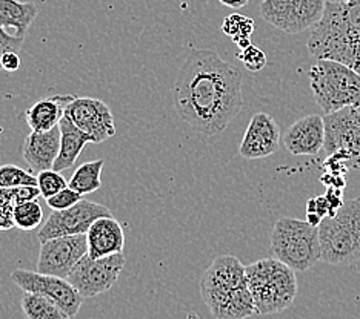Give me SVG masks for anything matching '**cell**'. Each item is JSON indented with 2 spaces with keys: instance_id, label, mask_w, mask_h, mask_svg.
I'll use <instances>...</instances> for the list:
<instances>
[{
  "instance_id": "5",
  "label": "cell",
  "mask_w": 360,
  "mask_h": 319,
  "mask_svg": "<svg viewBox=\"0 0 360 319\" xmlns=\"http://www.w3.org/2000/svg\"><path fill=\"white\" fill-rule=\"evenodd\" d=\"M314 102L323 114L360 108V74L340 62L321 59L308 72Z\"/></svg>"
},
{
  "instance_id": "18",
  "label": "cell",
  "mask_w": 360,
  "mask_h": 319,
  "mask_svg": "<svg viewBox=\"0 0 360 319\" xmlns=\"http://www.w3.org/2000/svg\"><path fill=\"white\" fill-rule=\"evenodd\" d=\"M88 255L91 258H103L124 252L125 233L119 221L114 217L96 219L86 232Z\"/></svg>"
},
{
  "instance_id": "17",
  "label": "cell",
  "mask_w": 360,
  "mask_h": 319,
  "mask_svg": "<svg viewBox=\"0 0 360 319\" xmlns=\"http://www.w3.org/2000/svg\"><path fill=\"white\" fill-rule=\"evenodd\" d=\"M60 152V128L56 126L45 133L31 130L22 146V157L32 172H42L54 168Z\"/></svg>"
},
{
  "instance_id": "29",
  "label": "cell",
  "mask_w": 360,
  "mask_h": 319,
  "mask_svg": "<svg viewBox=\"0 0 360 319\" xmlns=\"http://www.w3.org/2000/svg\"><path fill=\"white\" fill-rule=\"evenodd\" d=\"M18 206L15 198V187L5 189L0 187V231H10L14 224V208Z\"/></svg>"
},
{
  "instance_id": "35",
  "label": "cell",
  "mask_w": 360,
  "mask_h": 319,
  "mask_svg": "<svg viewBox=\"0 0 360 319\" xmlns=\"http://www.w3.org/2000/svg\"><path fill=\"white\" fill-rule=\"evenodd\" d=\"M322 219H323V217L322 215H319L317 212H309L308 214V217H307V221L309 224H313V226H316V227H319V224L322 223Z\"/></svg>"
},
{
  "instance_id": "4",
  "label": "cell",
  "mask_w": 360,
  "mask_h": 319,
  "mask_svg": "<svg viewBox=\"0 0 360 319\" xmlns=\"http://www.w3.org/2000/svg\"><path fill=\"white\" fill-rule=\"evenodd\" d=\"M321 261L331 266H347L360 259V196L343 201L334 215L319 224Z\"/></svg>"
},
{
  "instance_id": "28",
  "label": "cell",
  "mask_w": 360,
  "mask_h": 319,
  "mask_svg": "<svg viewBox=\"0 0 360 319\" xmlns=\"http://www.w3.org/2000/svg\"><path fill=\"white\" fill-rule=\"evenodd\" d=\"M37 187L40 191V196H44L45 200H48L56 194L63 191L65 187H68V183L60 172H57L54 169H48L37 174Z\"/></svg>"
},
{
  "instance_id": "33",
  "label": "cell",
  "mask_w": 360,
  "mask_h": 319,
  "mask_svg": "<svg viewBox=\"0 0 360 319\" xmlns=\"http://www.w3.org/2000/svg\"><path fill=\"white\" fill-rule=\"evenodd\" d=\"M0 65H2V69L6 72H15L20 68V57L18 53L14 51H8L2 55V60H0Z\"/></svg>"
},
{
  "instance_id": "24",
  "label": "cell",
  "mask_w": 360,
  "mask_h": 319,
  "mask_svg": "<svg viewBox=\"0 0 360 319\" xmlns=\"http://www.w3.org/2000/svg\"><path fill=\"white\" fill-rule=\"evenodd\" d=\"M252 315H256V304L247 283L233 290L220 319H247Z\"/></svg>"
},
{
  "instance_id": "15",
  "label": "cell",
  "mask_w": 360,
  "mask_h": 319,
  "mask_svg": "<svg viewBox=\"0 0 360 319\" xmlns=\"http://www.w3.org/2000/svg\"><path fill=\"white\" fill-rule=\"evenodd\" d=\"M285 149L292 155H317L323 149L325 123L319 114L294 121L282 137Z\"/></svg>"
},
{
  "instance_id": "22",
  "label": "cell",
  "mask_w": 360,
  "mask_h": 319,
  "mask_svg": "<svg viewBox=\"0 0 360 319\" xmlns=\"http://www.w3.org/2000/svg\"><path fill=\"white\" fill-rule=\"evenodd\" d=\"M22 308L28 319H70L53 299L39 293H23Z\"/></svg>"
},
{
  "instance_id": "3",
  "label": "cell",
  "mask_w": 360,
  "mask_h": 319,
  "mask_svg": "<svg viewBox=\"0 0 360 319\" xmlns=\"http://www.w3.org/2000/svg\"><path fill=\"white\" fill-rule=\"evenodd\" d=\"M256 315L281 313L297 297L296 270L277 258H264L245 267Z\"/></svg>"
},
{
  "instance_id": "1",
  "label": "cell",
  "mask_w": 360,
  "mask_h": 319,
  "mask_svg": "<svg viewBox=\"0 0 360 319\" xmlns=\"http://www.w3.org/2000/svg\"><path fill=\"white\" fill-rule=\"evenodd\" d=\"M243 76L212 49H191L173 86L177 116L203 135H217L243 108Z\"/></svg>"
},
{
  "instance_id": "13",
  "label": "cell",
  "mask_w": 360,
  "mask_h": 319,
  "mask_svg": "<svg viewBox=\"0 0 360 319\" xmlns=\"http://www.w3.org/2000/svg\"><path fill=\"white\" fill-rule=\"evenodd\" d=\"M65 117L85 134L91 135L94 143H102L116 135L112 112L101 98L76 97L65 109Z\"/></svg>"
},
{
  "instance_id": "14",
  "label": "cell",
  "mask_w": 360,
  "mask_h": 319,
  "mask_svg": "<svg viewBox=\"0 0 360 319\" xmlns=\"http://www.w3.org/2000/svg\"><path fill=\"white\" fill-rule=\"evenodd\" d=\"M281 140L282 133L277 121L266 112H257L245 130L239 154L245 160L266 158L279 151Z\"/></svg>"
},
{
  "instance_id": "32",
  "label": "cell",
  "mask_w": 360,
  "mask_h": 319,
  "mask_svg": "<svg viewBox=\"0 0 360 319\" xmlns=\"http://www.w3.org/2000/svg\"><path fill=\"white\" fill-rule=\"evenodd\" d=\"M23 45L22 37H15L14 34H10L6 29L0 27V60H2V55L8 51L19 53ZM0 69H2V65H0Z\"/></svg>"
},
{
  "instance_id": "27",
  "label": "cell",
  "mask_w": 360,
  "mask_h": 319,
  "mask_svg": "<svg viewBox=\"0 0 360 319\" xmlns=\"http://www.w3.org/2000/svg\"><path fill=\"white\" fill-rule=\"evenodd\" d=\"M20 186H37V177L15 165L0 166V187L13 189Z\"/></svg>"
},
{
  "instance_id": "34",
  "label": "cell",
  "mask_w": 360,
  "mask_h": 319,
  "mask_svg": "<svg viewBox=\"0 0 360 319\" xmlns=\"http://www.w3.org/2000/svg\"><path fill=\"white\" fill-rule=\"evenodd\" d=\"M219 2L225 6L233 8V10H239V8L248 5V0H219Z\"/></svg>"
},
{
  "instance_id": "20",
  "label": "cell",
  "mask_w": 360,
  "mask_h": 319,
  "mask_svg": "<svg viewBox=\"0 0 360 319\" xmlns=\"http://www.w3.org/2000/svg\"><path fill=\"white\" fill-rule=\"evenodd\" d=\"M60 128V152L54 163V170L63 172L71 169L77 161L79 155L88 143H94L93 137L80 130L75 123L63 117L59 123Z\"/></svg>"
},
{
  "instance_id": "23",
  "label": "cell",
  "mask_w": 360,
  "mask_h": 319,
  "mask_svg": "<svg viewBox=\"0 0 360 319\" xmlns=\"http://www.w3.org/2000/svg\"><path fill=\"white\" fill-rule=\"evenodd\" d=\"M105 166V160H93L84 163V165L76 169L75 174H72L68 186L71 189L82 195L93 194L97 189L102 187V170Z\"/></svg>"
},
{
  "instance_id": "21",
  "label": "cell",
  "mask_w": 360,
  "mask_h": 319,
  "mask_svg": "<svg viewBox=\"0 0 360 319\" xmlns=\"http://www.w3.org/2000/svg\"><path fill=\"white\" fill-rule=\"evenodd\" d=\"M37 18V6L20 0H0V27L13 29L15 37L25 39L31 23Z\"/></svg>"
},
{
  "instance_id": "11",
  "label": "cell",
  "mask_w": 360,
  "mask_h": 319,
  "mask_svg": "<svg viewBox=\"0 0 360 319\" xmlns=\"http://www.w3.org/2000/svg\"><path fill=\"white\" fill-rule=\"evenodd\" d=\"M11 280L23 292L39 293L53 299L70 318H75L79 313L82 302H84V297L65 278L39 273L37 270L30 272V270L18 269L11 273Z\"/></svg>"
},
{
  "instance_id": "6",
  "label": "cell",
  "mask_w": 360,
  "mask_h": 319,
  "mask_svg": "<svg viewBox=\"0 0 360 319\" xmlns=\"http://www.w3.org/2000/svg\"><path fill=\"white\" fill-rule=\"evenodd\" d=\"M271 252L296 272H307L322 258L319 227L297 218H281L273 227Z\"/></svg>"
},
{
  "instance_id": "9",
  "label": "cell",
  "mask_w": 360,
  "mask_h": 319,
  "mask_svg": "<svg viewBox=\"0 0 360 319\" xmlns=\"http://www.w3.org/2000/svg\"><path fill=\"white\" fill-rule=\"evenodd\" d=\"M125 263L124 252L103 258H91L86 253L71 270L67 280L75 285L84 299L94 298L97 294L108 292L116 284Z\"/></svg>"
},
{
  "instance_id": "8",
  "label": "cell",
  "mask_w": 360,
  "mask_h": 319,
  "mask_svg": "<svg viewBox=\"0 0 360 319\" xmlns=\"http://www.w3.org/2000/svg\"><path fill=\"white\" fill-rule=\"evenodd\" d=\"M328 0H264L260 18L286 34L311 29L322 19Z\"/></svg>"
},
{
  "instance_id": "7",
  "label": "cell",
  "mask_w": 360,
  "mask_h": 319,
  "mask_svg": "<svg viewBox=\"0 0 360 319\" xmlns=\"http://www.w3.org/2000/svg\"><path fill=\"white\" fill-rule=\"evenodd\" d=\"M325 166L333 174H347L360 168V108H345L325 114Z\"/></svg>"
},
{
  "instance_id": "2",
  "label": "cell",
  "mask_w": 360,
  "mask_h": 319,
  "mask_svg": "<svg viewBox=\"0 0 360 319\" xmlns=\"http://www.w3.org/2000/svg\"><path fill=\"white\" fill-rule=\"evenodd\" d=\"M316 60L340 62L360 74V0L326 2L307 42Z\"/></svg>"
},
{
  "instance_id": "10",
  "label": "cell",
  "mask_w": 360,
  "mask_h": 319,
  "mask_svg": "<svg viewBox=\"0 0 360 319\" xmlns=\"http://www.w3.org/2000/svg\"><path fill=\"white\" fill-rule=\"evenodd\" d=\"M103 217H112L108 208L84 198L70 209L53 210V214L48 217V221H45V224L40 227L37 240L44 243L46 240L57 238V236L84 235L96 219Z\"/></svg>"
},
{
  "instance_id": "30",
  "label": "cell",
  "mask_w": 360,
  "mask_h": 319,
  "mask_svg": "<svg viewBox=\"0 0 360 319\" xmlns=\"http://www.w3.org/2000/svg\"><path fill=\"white\" fill-rule=\"evenodd\" d=\"M237 59H239L245 65V68L251 72H259L266 67L265 53L262 51L259 46H255L252 43L248 48L240 49V53L237 54Z\"/></svg>"
},
{
  "instance_id": "16",
  "label": "cell",
  "mask_w": 360,
  "mask_h": 319,
  "mask_svg": "<svg viewBox=\"0 0 360 319\" xmlns=\"http://www.w3.org/2000/svg\"><path fill=\"white\" fill-rule=\"evenodd\" d=\"M234 255L217 257L200 278V294L230 293L247 284V272Z\"/></svg>"
},
{
  "instance_id": "31",
  "label": "cell",
  "mask_w": 360,
  "mask_h": 319,
  "mask_svg": "<svg viewBox=\"0 0 360 319\" xmlns=\"http://www.w3.org/2000/svg\"><path fill=\"white\" fill-rule=\"evenodd\" d=\"M80 200H84V195L76 192L75 189H71V187H65L63 191H60L59 194H56L51 198H48L46 203L48 206H50L53 210H65V209H70L77 204Z\"/></svg>"
},
{
  "instance_id": "26",
  "label": "cell",
  "mask_w": 360,
  "mask_h": 319,
  "mask_svg": "<svg viewBox=\"0 0 360 319\" xmlns=\"http://www.w3.org/2000/svg\"><path fill=\"white\" fill-rule=\"evenodd\" d=\"M255 31V20L242 14H230L222 23V32L231 37L234 43L242 39H250Z\"/></svg>"
},
{
  "instance_id": "25",
  "label": "cell",
  "mask_w": 360,
  "mask_h": 319,
  "mask_svg": "<svg viewBox=\"0 0 360 319\" xmlns=\"http://www.w3.org/2000/svg\"><path fill=\"white\" fill-rule=\"evenodd\" d=\"M44 221V210L37 200L20 203L14 208V224L20 231H34Z\"/></svg>"
},
{
  "instance_id": "19",
  "label": "cell",
  "mask_w": 360,
  "mask_h": 319,
  "mask_svg": "<svg viewBox=\"0 0 360 319\" xmlns=\"http://www.w3.org/2000/svg\"><path fill=\"white\" fill-rule=\"evenodd\" d=\"M76 95H51L40 98L25 112V118L31 130L45 133L56 126H59L60 120L65 117V109L75 100Z\"/></svg>"
},
{
  "instance_id": "12",
  "label": "cell",
  "mask_w": 360,
  "mask_h": 319,
  "mask_svg": "<svg viewBox=\"0 0 360 319\" xmlns=\"http://www.w3.org/2000/svg\"><path fill=\"white\" fill-rule=\"evenodd\" d=\"M37 272L67 280L71 270L88 253L86 233L57 236L40 243Z\"/></svg>"
}]
</instances>
